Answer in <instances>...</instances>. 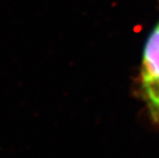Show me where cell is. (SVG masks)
<instances>
[{
    "mask_svg": "<svg viewBox=\"0 0 159 158\" xmlns=\"http://www.w3.org/2000/svg\"><path fill=\"white\" fill-rule=\"evenodd\" d=\"M139 93L152 123L159 127V19L144 47Z\"/></svg>",
    "mask_w": 159,
    "mask_h": 158,
    "instance_id": "1",
    "label": "cell"
}]
</instances>
